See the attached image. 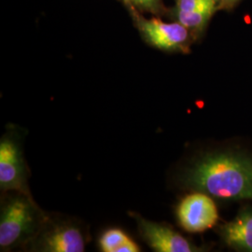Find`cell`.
Segmentation results:
<instances>
[{"label":"cell","mask_w":252,"mask_h":252,"mask_svg":"<svg viewBox=\"0 0 252 252\" xmlns=\"http://www.w3.org/2000/svg\"><path fill=\"white\" fill-rule=\"evenodd\" d=\"M186 181L218 198L252 200V159L239 153L209 154L187 173Z\"/></svg>","instance_id":"6da1fadb"},{"label":"cell","mask_w":252,"mask_h":252,"mask_svg":"<svg viewBox=\"0 0 252 252\" xmlns=\"http://www.w3.org/2000/svg\"><path fill=\"white\" fill-rule=\"evenodd\" d=\"M41 214L30 195L17 192L2 206L0 218V248L12 249L36 233Z\"/></svg>","instance_id":"7a4b0ae2"},{"label":"cell","mask_w":252,"mask_h":252,"mask_svg":"<svg viewBox=\"0 0 252 252\" xmlns=\"http://www.w3.org/2000/svg\"><path fill=\"white\" fill-rule=\"evenodd\" d=\"M135 27L145 41L166 52H187L191 32L179 22L165 23L161 19L146 18L139 10L127 7Z\"/></svg>","instance_id":"3957f363"},{"label":"cell","mask_w":252,"mask_h":252,"mask_svg":"<svg viewBox=\"0 0 252 252\" xmlns=\"http://www.w3.org/2000/svg\"><path fill=\"white\" fill-rule=\"evenodd\" d=\"M180 225L189 233H202L212 228L219 220L213 200L203 191L187 195L177 208Z\"/></svg>","instance_id":"277c9868"},{"label":"cell","mask_w":252,"mask_h":252,"mask_svg":"<svg viewBox=\"0 0 252 252\" xmlns=\"http://www.w3.org/2000/svg\"><path fill=\"white\" fill-rule=\"evenodd\" d=\"M0 187L29 195L27 168L19 146L12 138L3 137L0 143Z\"/></svg>","instance_id":"5b68a950"},{"label":"cell","mask_w":252,"mask_h":252,"mask_svg":"<svg viewBox=\"0 0 252 252\" xmlns=\"http://www.w3.org/2000/svg\"><path fill=\"white\" fill-rule=\"evenodd\" d=\"M135 219L140 234L155 252H198V248L171 228L149 221L139 215H135Z\"/></svg>","instance_id":"8992f818"},{"label":"cell","mask_w":252,"mask_h":252,"mask_svg":"<svg viewBox=\"0 0 252 252\" xmlns=\"http://www.w3.org/2000/svg\"><path fill=\"white\" fill-rule=\"evenodd\" d=\"M219 10L218 0H177L174 17L187 27L192 36H197Z\"/></svg>","instance_id":"52a82bcc"},{"label":"cell","mask_w":252,"mask_h":252,"mask_svg":"<svg viewBox=\"0 0 252 252\" xmlns=\"http://www.w3.org/2000/svg\"><path fill=\"white\" fill-rule=\"evenodd\" d=\"M39 250L49 252H82L85 238L81 229L71 223L54 226L40 239Z\"/></svg>","instance_id":"ba28073f"},{"label":"cell","mask_w":252,"mask_h":252,"mask_svg":"<svg viewBox=\"0 0 252 252\" xmlns=\"http://www.w3.org/2000/svg\"><path fill=\"white\" fill-rule=\"evenodd\" d=\"M226 243L234 249L252 252V209H246L222 228Z\"/></svg>","instance_id":"9c48e42d"},{"label":"cell","mask_w":252,"mask_h":252,"mask_svg":"<svg viewBox=\"0 0 252 252\" xmlns=\"http://www.w3.org/2000/svg\"><path fill=\"white\" fill-rule=\"evenodd\" d=\"M130 237L120 229H109L100 237L99 246L104 252H120Z\"/></svg>","instance_id":"30bf717a"},{"label":"cell","mask_w":252,"mask_h":252,"mask_svg":"<svg viewBox=\"0 0 252 252\" xmlns=\"http://www.w3.org/2000/svg\"><path fill=\"white\" fill-rule=\"evenodd\" d=\"M126 7H133L142 12L159 14L163 10L162 0H124Z\"/></svg>","instance_id":"8fae6325"},{"label":"cell","mask_w":252,"mask_h":252,"mask_svg":"<svg viewBox=\"0 0 252 252\" xmlns=\"http://www.w3.org/2000/svg\"><path fill=\"white\" fill-rule=\"evenodd\" d=\"M239 2V0H218L219 10L220 9H231Z\"/></svg>","instance_id":"7c38bea8"}]
</instances>
